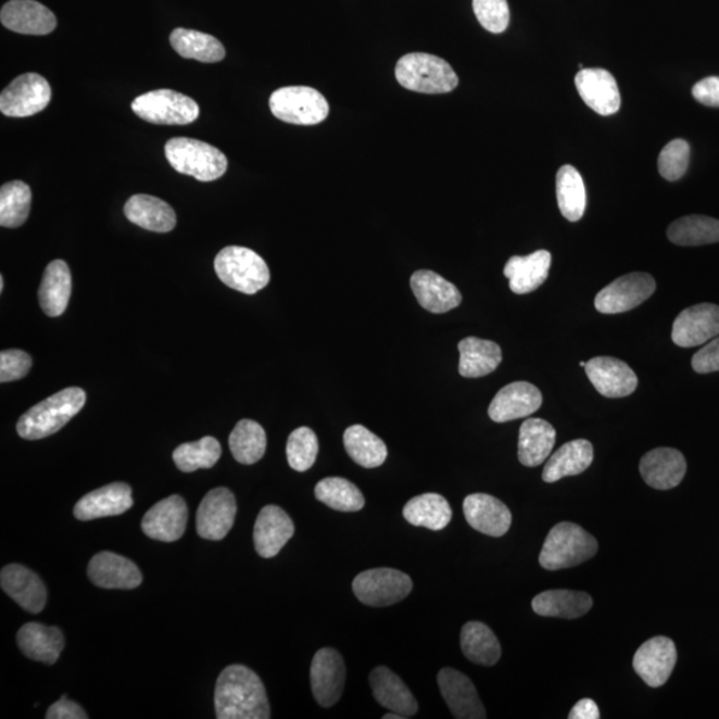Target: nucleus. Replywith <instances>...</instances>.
<instances>
[{"instance_id": "f257e3e1", "label": "nucleus", "mask_w": 719, "mask_h": 719, "mask_svg": "<svg viewBox=\"0 0 719 719\" xmlns=\"http://www.w3.org/2000/svg\"><path fill=\"white\" fill-rule=\"evenodd\" d=\"M215 709L219 719H268L267 692L255 671L231 665L222 671L215 688Z\"/></svg>"}, {"instance_id": "f03ea898", "label": "nucleus", "mask_w": 719, "mask_h": 719, "mask_svg": "<svg viewBox=\"0 0 719 719\" xmlns=\"http://www.w3.org/2000/svg\"><path fill=\"white\" fill-rule=\"evenodd\" d=\"M86 404V392L80 388H66L34 405L16 424L22 439L42 440L55 434L71 418L79 414Z\"/></svg>"}, {"instance_id": "7ed1b4c3", "label": "nucleus", "mask_w": 719, "mask_h": 719, "mask_svg": "<svg viewBox=\"0 0 719 719\" xmlns=\"http://www.w3.org/2000/svg\"><path fill=\"white\" fill-rule=\"evenodd\" d=\"M597 540L573 522H559L545 540L540 553V565L546 570L577 567L595 556Z\"/></svg>"}, {"instance_id": "20e7f679", "label": "nucleus", "mask_w": 719, "mask_h": 719, "mask_svg": "<svg viewBox=\"0 0 719 719\" xmlns=\"http://www.w3.org/2000/svg\"><path fill=\"white\" fill-rule=\"evenodd\" d=\"M394 75L400 85L415 92L446 93L458 86V76L450 63L424 52L400 59Z\"/></svg>"}, {"instance_id": "39448f33", "label": "nucleus", "mask_w": 719, "mask_h": 719, "mask_svg": "<svg viewBox=\"0 0 719 719\" xmlns=\"http://www.w3.org/2000/svg\"><path fill=\"white\" fill-rule=\"evenodd\" d=\"M164 151L171 167L199 181L220 179L228 168L227 157L220 150L197 139H171Z\"/></svg>"}, {"instance_id": "423d86ee", "label": "nucleus", "mask_w": 719, "mask_h": 719, "mask_svg": "<svg viewBox=\"0 0 719 719\" xmlns=\"http://www.w3.org/2000/svg\"><path fill=\"white\" fill-rule=\"evenodd\" d=\"M215 270L224 285L245 294L262 291L270 279L269 268L264 258L245 247H226L217 253Z\"/></svg>"}, {"instance_id": "0eeeda50", "label": "nucleus", "mask_w": 719, "mask_h": 719, "mask_svg": "<svg viewBox=\"0 0 719 719\" xmlns=\"http://www.w3.org/2000/svg\"><path fill=\"white\" fill-rule=\"evenodd\" d=\"M269 109L277 119L298 126L318 125L329 115L323 93L305 86L279 88L269 98Z\"/></svg>"}, {"instance_id": "6e6552de", "label": "nucleus", "mask_w": 719, "mask_h": 719, "mask_svg": "<svg viewBox=\"0 0 719 719\" xmlns=\"http://www.w3.org/2000/svg\"><path fill=\"white\" fill-rule=\"evenodd\" d=\"M131 109L153 125L186 126L198 119L200 109L190 97L173 90H155L134 99Z\"/></svg>"}, {"instance_id": "1a4fd4ad", "label": "nucleus", "mask_w": 719, "mask_h": 719, "mask_svg": "<svg viewBox=\"0 0 719 719\" xmlns=\"http://www.w3.org/2000/svg\"><path fill=\"white\" fill-rule=\"evenodd\" d=\"M352 589L360 603L374 608H386L408 597L414 589V582L403 571L377 568L356 576Z\"/></svg>"}, {"instance_id": "9d476101", "label": "nucleus", "mask_w": 719, "mask_h": 719, "mask_svg": "<svg viewBox=\"0 0 719 719\" xmlns=\"http://www.w3.org/2000/svg\"><path fill=\"white\" fill-rule=\"evenodd\" d=\"M656 280L649 274L633 273L618 277L594 299L601 314L616 315L632 311L656 292Z\"/></svg>"}, {"instance_id": "9b49d317", "label": "nucleus", "mask_w": 719, "mask_h": 719, "mask_svg": "<svg viewBox=\"0 0 719 719\" xmlns=\"http://www.w3.org/2000/svg\"><path fill=\"white\" fill-rule=\"evenodd\" d=\"M51 100V87L42 75L17 76L0 96V111L5 116L27 117L43 111Z\"/></svg>"}, {"instance_id": "f8f14e48", "label": "nucleus", "mask_w": 719, "mask_h": 719, "mask_svg": "<svg viewBox=\"0 0 719 719\" xmlns=\"http://www.w3.org/2000/svg\"><path fill=\"white\" fill-rule=\"evenodd\" d=\"M346 669L343 657L331 647L315 654L311 665V686L316 703L331 707L339 703L344 692Z\"/></svg>"}, {"instance_id": "ddd939ff", "label": "nucleus", "mask_w": 719, "mask_h": 719, "mask_svg": "<svg viewBox=\"0 0 719 719\" xmlns=\"http://www.w3.org/2000/svg\"><path fill=\"white\" fill-rule=\"evenodd\" d=\"M236 512H238V505L229 489H212L205 494L198 509V534L204 540H223L234 527Z\"/></svg>"}, {"instance_id": "4468645a", "label": "nucleus", "mask_w": 719, "mask_h": 719, "mask_svg": "<svg viewBox=\"0 0 719 719\" xmlns=\"http://www.w3.org/2000/svg\"><path fill=\"white\" fill-rule=\"evenodd\" d=\"M719 336V305L704 303L689 306L677 316L671 331L673 343L681 348L705 345Z\"/></svg>"}, {"instance_id": "2eb2a0df", "label": "nucleus", "mask_w": 719, "mask_h": 719, "mask_svg": "<svg viewBox=\"0 0 719 719\" xmlns=\"http://www.w3.org/2000/svg\"><path fill=\"white\" fill-rule=\"evenodd\" d=\"M676 664V645L668 636L647 640L633 658L635 673L651 688L664 686L673 673Z\"/></svg>"}, {"instance_id": "dca6fc26", "label": "nucleus", "mask_w": 719, "mask_h": 719, "mask_svg": "<svg viewBox=\"0 0 719 719\" xmlns=\"http://www.w3.org/2000/svg\"><path fill=\"white\" fill-rule=\"evenodd\" d=\"M585 373L598 393L608 399L630 396L639 387V377L620 358L601 356L589 360Z\"/></svg>"}, {"instance_id": "f3484780", "label": "nucleus", "mask_w": 719, "mask_h": 719, "mask_svg": "<svg viewBox=\"0 0 719 719\" xmlns=\"http://www.w3.org/2000/svg\"><path fill=\"white\" fill-rule=\"evenodd\" d=\"M576 87L588 108L598 115L616 114L621 108L617 80L604 68H582L576 75Z\"/></svg>"}, {"instance_id": "a211bd4d", "label": "nucleus", "mask_w": 719, "mask_h": 719, "mask_svg": "<svg viewBox=\"0 0 719 719\" xmlns=\"http://www.w3.org/2000/svg\"><path fill=\"white\" fill-rule=\"evenodd\" d=\"M188 521L186 501L178 494L169 496L146 513L141 529L147 538L162 542H174L185 534Z\"/></svg>"}, {"instance_id": "6ab92c4d", "label": "nucleus", "mask_w": 719, "mask_h": 719, "mask_svg": "<svg viewBox=\"0 0 719 719\" xmlns=\"http://www.w3.org/2000/svg\"><path fill=\"white\" fill-rule=\"evenodd\" d=\"M438 683L441 695L457 719H484L487 711L477 694L474 682L452 668L440 670Z\"/></svg>"}, {"instance_id": "aec40b11", "label": "nucleus", "mask_w": 719, "mask_h": 719, "mask_svg": "<svg viewBox=\"0 0 719 719\" xmlns=\"http://www.w3.org/2000/svg\"><path fill=\"white\" fill-rule=\"evenodd\" d=\"M541 405L542 393L538 387L527 381H516L497 392L488 414L494 422H508L534 414Z\"/></svg>"}, {"instance_id": "412c9836", "label": "nucleus", "mask_w": 719, "mask_h": 719, "mask_svg": "<svg viewBox=\"0 0 719 719\" xmlns=\"http://www.w3.org/2000/svg\"><path fill=\"white\" fill-rule=\"evenodd\" d=\"M464 516L471 528L491 538H501L512 526V513L503 501L485 493L469 494L464 500Z\"/></svg>"}, {"instance_id": "4be33fe9", "label": "nucleus", "mask_w": 719, "mask_h": 719, "mask_svg": "<svg viewBox=\"0 0 719 719\" xmlns=\"http://www.w3.org/2000/svg\"><path fill=\"white\" fill-rule=\"evenodd\" d=\"M134 505L133 489L125 482H114L86 494L76 503L74 516L80 521L119 516Z\"/></svg>"}, {"instance_id": "5701e85b", "label": "nucleus", "mask_w": 719, "mask_h": 719, "mask_svg": "<svg viewBox=\"0 0 719 719\" xmlns=\"http://www.w3.org/2000/svg\"><path fill=\"white\" fill-rule=\"evenodd\" d=\"M294 524L287 512L276 505H267L258 513L253 542L258 556L273 558L293 538Z\"/></svg>"}, {"instance_id": "b1692460", "label": "nucleus", "mask_w": 719, "mask_h": 719, "mask_svg": "<svg viewBox=\"0 0 719 719\" xmlns=\"http://www.w3.org/2000/svg\"><path fill=\"white\" fill-rule=\"evenodd\" d=\"M0 585L15 603L33 615L45 609L47 589L42 580L33 570L21 564H11L0 573Z\"/></svg>"}, {"instance_id": "393cba45", "label": "nucleus", "mask_w": 719, "mask_h": 719, "mask_svg": "<svg viewBox=\"0 0 719 719\" xmlns=\"http://www.w3.org/2000/svg\"><path fill=\"white\" fill-rule=\"evenodd\" d=\"M640 471L647 485L669 491L680 485L685 477L686 459L673 447H657L642 457Z\"/></svg>"}, {"instance_id": "a878e982", "label": "nucleus", "mask_w": 719, "mask_h": 719, "mask_svg": "<svg viewBox=\"0 0 719 719\" xmlns=\"http://www.w3.org/2000/svg\"><path fill=\"white\" fill-rule=\"evenodd\" d=\"M88 577L103 589H135L143 581L140 569L131 559L112 552L96 554L88 564Z\"/></svg>"}, {"instance_id": "bb28decb", "label": "nucleus", "mask_w": 719, "mask_h": 719, "mask_svg": "<svg viewBox=\"0 0 719 719\" xmlns=\"http://www.w3.org/2000/svg\"><path fill=\"white\" fill-rule=\"evenodd\" d=\"M411 287L418 304L432 314H445L463 302L457 287L433 270H417L411 277Z\"/></svg>"}, {"instance_id": "cd10ccee", "label": "nucleus", "mask_w": 719, "mask_h": 719, "mask_svg": "<svg viewBox=\"0 0 719 719\" xmlns=\"http://www.w3.org/2000/svg\"><path fill=\"white\" fill-rule=\"evenodd\" d=\"M0 21L11 31L25 35H49L56 27L54 13L35 0L5 3L0 11Z\"/></svg>"}, {"instance_id": "c85d7f7f", "label": "nucleus", "mask_w": 719, "mask_h": 719, "mask_svg": "<svg viewBox=\"0 0 719 719\" xmlns=\"http://www.w3.org/2000/svg\"><path fill=\"white\" fill-rule=\"evenodd\" d=\"M369 685L373 688L377 703L389 711L398 712L404 718L416 715L418 704L414 694L402 678L394 674L391 669L386 666H377L369 676Z\"/></svg>"}, {"instance_id": "c756f323", "label": "nucleus", "mask_w": 719, "mask_h": 719, "mask_svg": "<svg viewBox=\"0 0 719 719\" xmlns=\"http://www.w3.org/2000/svg\"><path fill=\"white\" fill-rule=\"evenodd\" d=\"M551 265V252L545 250L535 251L528 256L510 257L504 268L510 291L527 294L538 290L550 276Z\"/></svg>"}, {"instance_id": "7c9ffc66", "label": "nucleus", "mask_w": 719, "mask_h": 719, "mask_svg": "<svg viewBox=\"0 0 719 719\" xmlns=\"http://www.w3.org/2000/svg\"><path fill=\"white\" fill-rule=\"evenodd\" d=\"M16 641L26 657L46 665H54L64 647L61 629L38 622L23 625Z\"/></svg>"}, {"instance_id": "2f4dec72", "label": "nucleus", "mask_w": 719, "mask_h": 719, "mask_svg": "<svg viewBox=\"0 0 719 719\" xmlns=\"http://www.w3.org/2000/svg\"><path fill=\"white\" fill-rule=\"evenodd\" d=\"M127 219L147 231L166 234L176 227V214L164 200L150 194H134L125 205Z\"/></svg>"}, {"instance_id": "473e14b6", "label": "nucleus", "mask_w": 719, "mask_h": 719, "mask_svg": "<svg viewBox=\"0 0 719 719\" xmlns=\"http://www.w3.org/2000/svg\"><path fill=\"white\" fill-rule=\"evenodd\" d=\"M556 444V429L542 418H528L520 428L518 459L524 467H539L551 456Z\"/></svg>"}, {"instance_id": "72a5a7b5", "label": "nucleus", "mask_w": 719, "mask_h": 719, "mask_svg": "<svg viewBox=\"0 0 719 719\" xmlns=\"http://www.w3.org/2000/svg\"><path fill=\"white\" fill-rule=\"evenodd\" d=\"M594 452L591 441L573 440L553 453L542 471V480L557 482L564 477L583 474L593 463Z\"/></svg>"}, {"instance_id": "f704fd0d", "label": "nucleus", "mask_w": 719, "mask_h": 719, "mask_svg": "<svg viewBox=\"0 0 719 719\" xmlns=\"http://www.w3.org/2000/svg\"><path fill=\"white\" fill-rule=\"evenodd\" d=\"M71 290L73 279L66 262L54 261L47 265L38 293L45 314L50 317L63 315L67 310Z\"/></svg>"}, {"instance_id": "c9c22d12", "label": "nucleus", "mask_w": 719, "mask_h": 719, "mask_svg": "<svg viewBox=\"0 0 719 719\" xmlns=\"http://www.w3.org/2000/svg\"><path fill=\"white\" fill-rule=\"evenodd\" d=\"M458 351V373L468 379L492 374L503 360L501 348L491 340L467 338L459 341Z\"/></svg>"}, {"instance_id": "e433bc0d", "label": "nucleus", "mask_w": 719, "mask_h": 719, "mask_svg": "<svg viewBox=\"0 0 719 719\" xmlns=\"http://www.w3.org/2000/svg\"><path fill=\"white\" fill-rule=\"evenodd\" d=\"M591 595L575 591H547L535 595L532 608L539 616L576 620L592 609Z\"/></svg>"}, {"instance_id": "4c0bfd02", "label": "nucleus", "mask_w": 719, "mask_h": 719, "mask_svg": "<svg viewBox=\"0 0 719 719\" xmlns=\"http://www.w3.org/2000/svg\"><path fill=\"white\" fill-rule=\"evenodd\" d=\"M403 515L414 527L443 530L452 520V508L446 499L438 493H426L405 504Z\"/></svg>"}, {"instance_id": "58836bf2", "label": "nucleus", "mask_w": 719, "mask_h": 719, "mask_svg": "<svg viewBox=\"0 0 719 719\" xmlns=\"http://www.w3.org/2000/svg\"><path fill=\"white\" fill-rule=\"evenodd\" d=\"M171 46L186 59L203 63H216L226 56V49L219 39L194 29L176 28L169 37Z\"/></svg>"}, {"instance_id": "ea45409f", "label": "nucleus", "mask_w": 719, "mask_h": 719, "mask_svg": "<svg viewBox=\"0 0 719 719\" xmlns=\"http://www.w3.org/2000/svg\"><path fill=\"white\" fill-rule=\"evenodd\" d=\"M462 649L470 663L493 666L501 657V646L496 634L485 623L470 621L462 630Z\"/></svg>"}, {"instance_id": "a19ab883", "label": "nucleus", "mask_w": 719, "mask_h": 719, "mask_svg": "<svg viewBox=\"0 0 719 719\" xmlns=\"http://www.w3.org/2000/svg\"><path fill=\"white\" fill-rule=\"evenodd\" d=\"M559 212L569 222H579L586 210V188L582 176L573 166H563L556 178Z\"/></svg>"}, {"instance_id": "79ce46f5", "label": "nucleus", "mask_w": 719, "mask_h": 719, "mask_svg": "<svg viewBox=\"0 0 719 719\" xmlns=\"http://www.w3.org/2000/svg\"><path fill=\"white\" fill-rule=\"evenodd\" d=\"M344 446L353 462L363 468L380 467L388 457L384 441L363 426H352L345 430Z\"/></svg>"}, {"instance_id": "37998d69", "label": "nucleus", "mask_w": 719, "mask_h": 719, "mask_svg": "<svg viewBox=\"0 0 719 719\" xmlns=\"http://www.w3.org/2000/svg\"><path fill=\"white\" fill-rule=\"evenodd\" d=\"M668 238L681 247L719 243V220L703 215L683 216L670 224Z\"/></svg>"}, {"instance_id": "c03bdc74", "label": "nucleus", "mask_w": 719, "mask_h": 719, "mask_svg": "<svg viewBox=\"0 0 719 719\" xmlns=\"http://www.w3.org/2000/svg\"><path fill=\"white\" fill-rule=\"evenodd\" d=\"M228 443L236 462L252 465L263 458L267 450V434L261 424L241 420L229 434Z\"/></svg>"}, {"instance_id": "a18cd8bd", "label": "nucleus", "mask_w": 719, "mask_h": 719, "mask_svg": "<svg viewBox=\"0 0 719 719\" xmlns=\"http://www.w3.org/2000/svg\"><path fill=\"white\" fill-rule=\"evenodd\" d=\"M315 496L328 508L338 512H358L365 505L362 491L343 477L323 479L315 488Z\"/></svg>"}, {"instance_id": "49530a36", "label": "nucleus", "mask_w": 719, "mask_h": 719, "mask_svg": "<svg viewBox=\"0 0 719 719\" xmlns=\"http://www.w3.org/2000/svg\"><path fill=\"white\" fill-rule=\"evenodd\" d=\"M31 190L26 182H5L0 190V226L16 228L25 224L31 207Z\"/></svg>"}, {"instance_id": "de8ad7c7", "label": "nucleus", "mask_w": 719, "mask_h": 719, "mask_svg": "<svg viewBox=\"0 0 719 719\" xmlns=\"http://www.w3.org/2000/svg\"><path fill=\"white\" fill-rule=\"evenodd\" d=\"M222 456V445L212 436L194 441V443L181 444L174 451L176 467L186 474L198 469H210L215 467Z\"/></svg>"}, {"instance_id": "09e8293b", "label": "nucleus", "mask_w": 719, "mask_h": 719, "mask_svg": "<svg viewBox=\"0 0 719 719\" xmlns=\"http://www.w3.org/2000/svg\"><path fill=\"white\" fill-rule=\"evenodd\" d=\"M318 453L317 436L308 427L294 429L287 441V459L297 471H306L314 467Z\"/></svg>"}, {"instance_id": "8fccbe9b", "label": "nucleus", "mask_w": 719, "mask_h": 719, "mask_svg": "<svg viewBox=\"0 0 719 719\" xmlns=\"http://www.w3.org/2000/svg\"><path fill=\"white\" fill-rule=\"evenodd\" d=\"M691 162V146L686 140L674 139L664 147L658 157V171L663 178L677 181L686 174Z\"/></svg>"}, {"instance_id": "3c124183", "label": "nucleus", "mask_w": 719, "mask_h": 719, "mask_svg": "<svg viewBox=\"0 0 719 719\" xmlns=\"http://www.w3.org/2000/svg\"><path fill=\"white\" fill-rule=\"evenodd\" d=\"M474 11L477 21L489 33L501 34L509 26L510 11L506 0H474Z\"/></svg>"}, {"instance_id": "603ef678", "label": "nucleus", "mask_w": 719, "mask_h": 719, "mask_svg": "<svg viewBox=\"0 0 719 719\" xmlns=\"http://www.w3.org/2000/svg\"><path fill=\"white\" fill-rule=\"evenodd\" d=\"M33 367L31 356L21 350H9L0 353V382H11L23 379Z\"/></svg>"}, {"instance_id": "864d4df0", "label": "nucleus", "mask_w": 719, "mask_h": 719, "mask_svg": "<svg viewBox=\"0 0 719 719\" xmlns=\"http://www.w3.org/2000/svg\"><path fill=\"white\" fill-rule=\"evenodd\" d=\"M695 373L707 375L719 373V336L706 343L692 358Z\"/></svg>"}, {"instance_id": "5fc2aeb1", "label": "nucleus", "mask_w": 719, "mask_h": 719, "mask_svg": "<svg viewBox=\"0 0 719 719\" xmlns=\"http://www.w3.org/2000/svg\"><path fill=\"white\" fill-rule=\"evenodd\" d=\"M693 97L707 108H719V78L710 76L695 84L692 90Z\"/></svg>"}, {"instance_id": "6e6d98bb", "label": "nucleus", "mask_w": 719, "mask_h": 719, "mask_svg": "<svg viewBox=\"0 0 719 719\" xmlns=\"http://www.w3.org/2000/svg\"><path fill=\"white\" fill-rule=\"evenodd\" d=\"M47 719H87V712L81 707L63 695L61 699L52 705L47 711Z\"/></svg>"}, {"instance_id": "4d7b16f0", "label": "nucleus", "mask_w": 719, "mask_h": 719, "mask_svg": "<svg viewBox=\"0 0 719 719\" xmlns=\"http://www.w3.org/2000/svg\"><path fill=\"white\" fill-rule=\"evenodd\" d=\"M600 710L593 699L583 698L570 710L569 719H598Z\"/></svg>"}, {"instance_id": "13d9d810", "label": "nucleus", "mask_w": 719, "mask_h": 719, "mask_svg": "<svg viewBox=\"0 0 719 719\" xmlns=\"http://www.w3.org/2000/svg\"><path fill=\"white\" fill-rule=\"evenodd\" d=\"M382 718H384V719H405L403 716H400V715H398V712H393V711L388 712V715H386Z\"/></svg>"}, {"instance_id": "bf43d9fd", "label": "nucleus", "mask_w": 719, "mask_h": 719, "mask_svg": "<svg viewBox=\"0 0 719 719\" xmlns=\"http://www.w3.org/2000/svg\"><path fill=\"white\" fill-rule=\"evenodd\" d=\"M3 290H4V279L3 276H0V291L3 292Z\"/></svg>"}, {"instance_id": "052dcab7", "label": "nucleus", "mask_w": 719, "mask_h": 719, "mask_svg": "<svg viewBox=\"0 0 719 719\" xmlns=\"http://www.w3.org/2000/svg\"><path fill=\"white\" fill-rule=\"evenodd\" d=\"M585 365H586V363H585V362H581V363H580V367H583V368H585Z\"/></svg>"}]
</instances>
